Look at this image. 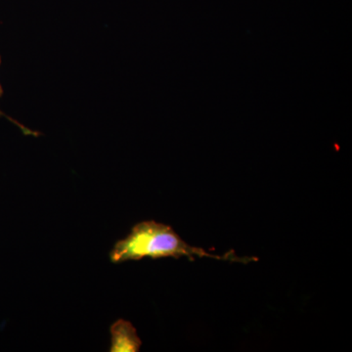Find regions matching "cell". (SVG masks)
I'll use <instances>...</instances> for the list:
<instances>
[{"mask_svg":"<svg viewBox=\"0 0 352 352\" xmlns=\"http://www.w3.org/2000/svg\"><path fill=\"white\" fill-rule=\"evenodd\" d=\"M195 261L196 258H210L231 263H248L258 261L256 258H240L234 252L224 254L208 252L201 248L187 244L177 233L166 224L154 220L139 222L132 227L124 239L113 245L110 258L113 263L140 261L145 258H183Z\"/></svg>","mask_w":352,"mask_h":352,"instance_id":"cell-1","label":"cell"},{"mask_svg":"<svg viewBox=\"0 0 352 352\" xmlns=\"http://www.w3.org/2000/svg\"><path fill=\"white\" fill-rule=\"evenodd\" d=\"M111 352H138L142 342L129 321L119 319L111 326Z\"/></svg>","mask_w":352,"mask_h":352,"instance_id":"cell-2","label":"cell"},{"mask_svg":"<svg viewBox=\"0 0 352 352\" xmlns=\"http://www.w3.org/2000/svg\"><path fill=\"white\" fill-rule=\"evenodd\" d=\"M0 63H1V59H0ZM2 94H3V90H2V87H0V97H1Z\"/></svg>","mask_w":352,"mask_h":352,"instance_id":"cell-3","label":"cell"}]
</instances>
